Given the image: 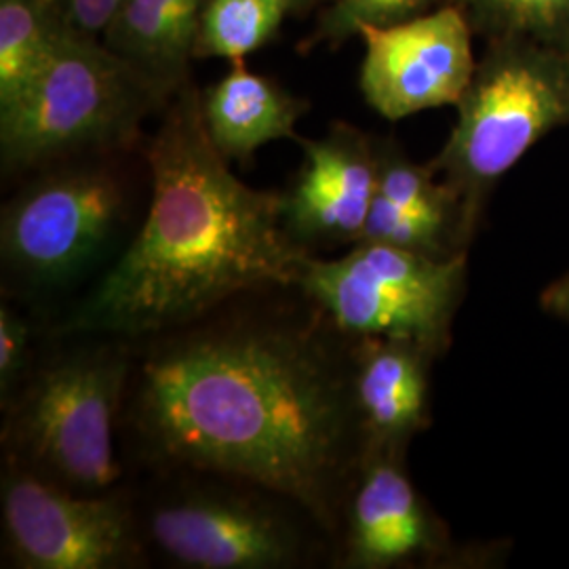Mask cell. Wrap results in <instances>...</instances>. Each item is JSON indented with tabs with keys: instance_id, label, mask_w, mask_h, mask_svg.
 I'll return each mask as SVG.
<instances>
[{
	"instance_id": "30bf717a",
	"label": "cell",
	"mask_w": 569,
	"mask_h": 569,
	"mask_svg": "<svg viewBox=\"0 0 569 569\" xmlns=\"http://www.w3.org/2000/svg\"><path fill=\"white\" fill-rule=\"evenodd\" d=\"M486 552L462 547L413 486L403 451H366L346 491L333 569L472 568Z\"/></svg>"
},
{
	"instance_id": "cb8c5ba5",
	"label": "cell",
	"mask_w": 569,
	"mask_h": 569,
	"mask_svg": "<svg viewBox=\"0 0 569 569\" xmlns=\"http://www.w3.org/2000/svg\"><path fill=\"white\" fill-rule=\"evenodd\" d=\"M289 7H291V11L293 9H305V7H310V4H315V2H319V0H284Z\"/></svg>"
},
{
	"instance_id": "ba28073f",
	"label": "cell",
	"mask_w": 569,
	"mask_h": 569,
	"mask_svg": "<svg viewBox=\"0 0 569 569\" xmlns=\"http://www.w3.org/2000/svg\"><path fill=\"white\" fill-rule=\"evenodd\" d=\"M467 272V253L437 260L390 244L355 243L336 260L306 256L296 284L346 336L401 338L441 359Z\"/></svg>"
},
{
	"instance_id": "5b68a950",
	"label": "cell",
	"mask_w": 569,
	"mask_h": 569,
	"mask_svg": "<svg viewBox=\"0 0 569 569\" xmlns=\"http://www.w3.org/2000/svg\"><path fill=\"white\" fill-rule=\"evenodd\" d=\"M150 559L176 569H333L336 545L298 500L258 481L176 468L133 477Z\"/></svg>"
},
{
	"instance_id": "9a60e30c",
	"label": "cell",
	"mask_w": 569,
	"mask_h": 569,
	"mask_svg": "<svg viewBox=\"0 0 569 569\" xmlns=\"http://www.w3.org/2000/svg\"><path fill=\"white\" fill-rule=\"evenodd\" d=\"M68 26L58 0H0V108L39 74Z\"/></svg>"
},
{
	"instance_id": "3957f363",
	"label": "cell",
	"mask_w": 569,
	"mask_h": 569,
	"mask_svg": "<svg viewBox=\"0 0 569 569\" xmlns=\"http://www.w3.org/2000/svg\"><path fill=\"white\" fill-rule=\"evenodd\" d=\"M131 152L51 164L2 204V300L49 327L114 266L148 207L122 163Z\"/></svg>"
},
{
	"instance_id": "7402d4cb",
	"label": "cell",
	"mask_w": 569,
	"mask_h": 569,
	"mask_svg": "<svg viewBox=\"0 0 569 569\" xmlns=\"http://www.w3.org/2000/svg\"><path fill=\"white\" fill-rule=\"evenodd\" d=\"M122 0H58L66 21L84 34L98 37L117 18Z\"/></svg>"
},
{
	"instance_id": "8fae6325",
	"label": "cell",
	"mask_w": 569,
	"mask_h": 569,
	"mask_svg": "<svg viewBox=\"0 0 569 569\" xmlns=\"http://www.w3.org/2000/svg\"><path fill=\"white\" fill-rule=\"evenodd\" d=\"M470 34L456 2L392 26H361L359 87L366 102L388 121L456 106L477 70Z\"/></svg>"
},
{
	"instance_id": "d6986e66",
	"label": "cell",
	"mask_w": 569,
	"mask_h": 569,
	"mask_svg": "<svg viewBox=\"0 0 569 569\" xmlns=\"http://www.w3.org/2000/svg\"><path fill=\"white\" fill-rule=\"evenodd\" d=\"M357 243L390 244L437 260L468 253L456 226L406 211L378 192L369 207L366 226Z\"/></svg>"
},
{
	"instance_id": "4fadbf2b",
	"label": "cell",
	"mask_w": 569,
	"mask_h": 569,
	"mask_svg": "<svg viewBox=\"0 0 569 569\" xmlns=\"http://www.w3.org/2000/svg\"><path fill=\"white\" fill-rule=\"evenodd\" d=\"M435 361L430 350L409 340L355 338L352 395L366 451L407 453L416 435L430 427Z\"/></svg>"
},
{
	"instance_id": "6da1fadb",
	"label": "cell",
	"mask_w": 569,
	"mask_h": 569,
	"mask_svg": "<svg viewBox=\"0 0 569 569\" xmlns=\"http://www.w3.org/2000/svg\"><path fill=\"white\" fill-rule=\"evenodd\" d=\"M352 342L298 284H268L131 340L121 448L131 477L176 468L258 481L333 538L363 458Z\"/></svg>"
},
{
	"instance_id": "ac0fdd59",
	"label": "cell",
	"mask_w": 569,
	"mask_h": 569,
	"mask_svg": "<svg viewBox=\"0 0 569 569\" xmlns=\"http://www.w3.org/2000/svg\"><path fill=\"white\" fill-rule=\"evenodd\" d=\"M470 26L498 41L540 42L557 49L569 44V0H456Z\"/></svg>"
},
{
	"instance_id": "7a4b0ae2",
	"label": "cell",
	"mask_w": 569,
	"mask_h": 569,
	"mask_svg": "<svg viewBox=\"0 0 569 569\" xmlns=\"http://www.w3.org/2000/svg\"><path fill=\"white\" fill-rule=\"evenodd\" d=\"M150 192L121 258L47 333L140 340L268 284H296L308 253L284 230L281 192L241 182L213 146L186 82L143 143Z\"/></svg>"
},
{
	"instance_id": "5bb4252c",
	"label": "cell",
	"mask_w": 569,
	"mask_h": 569,
	"mask_svg": "<svg viewBox=\"0 0 569 569\" xmlns=\"http://www.w3.org/2000/svg\"><path fill=\"white\" fill-rule=\"evenodd\" d=\"M207 133L228 161L244 163L266 143L291 140L296 122L310 103L291 96L279 82L253 74L243 61H232L224 79L201 93Z\"/></svg>"
},
{
	"instance_id": "7c38bea8",
	"label": "cell",
	"mask_w": 569,
	"mask_h": 569,
	"mask_svg": "<svg viewBox=\"0 0 569 569\" xmlns=\"http://www.w3.org/2000/svg\"><path fill=\"white\" fill-rule=\"evenodd\" d=\"M296 142L305 161L281 192L284 230L312 256L357 243L378 192V138L333 122L323 138Z\"/></svg>"
},
{
	"instance_id": "277c9868",
	"label": "cell",
	"mask_w": 569,
	"mask_h": 569,
	"mask_svg": "<svg viewBox=\"0 0 569 569\" xmlns=\"http://www.w3.org/2000/svg\"><path fill=\"white\" fill-rule=\"evenodd\" d=\"M133 345L103 333H47L20 390L0 407V462L79 493L133 481L121 448Z\"/></svg>"
},
{
	"instance_id": "9c48e42d",
	"label": "cell",
	"mask_w": 569,
	"mask_h": 569,
	"mask_svg": "<svg viewBox=\"0 0 569 569\" xmlns=\"http://www.w3.org/2000/svg\"><path fill=\"white\" fill-rule=\"evenodd\" d=\"M0 545L9 569L152 568L133 481L79 493L0 462Z\"/></svg>"
},
{
	"instance_id": "8992f818",
	"label": "cell",
	"mask_w": 569,
	"mask_h": 569,
	"mask_svg": "<svg viewBox=\"0 0 569 569\" xmlns=\"http://www.w3.org/2000/svg\"><path fill=\"white\" fill-rule=\"evenodd\" d=\"M171 98L106 42L68 26L39 74L0 108L2 176L136 150L143 121Z\"/></svg>"
},
{
	"instance_id": "2e32d148",
	"label": "cell",
	"mask_w": 569,
	"mask_h": 569,
	"mask_svg": "<svg viewBox=\"0 0 569 569\" xmlns=\"http://www.w3.org/2000/svg\"><path fill=\"white\" fill-rule=\"evenodd\" d=\"M289 11L284 0H207L192 58L243 61L274 37Z\"/></svg>"
},
{
	"instance_id": "603a6c76",
	"label": "cell",
	"mask_w": 569,
	"mask_h": 569,
	"mask_svg": "<svg viewBox=\"0 0 569 569\" xmlns=\"http://www.w3.org/2000/svg\"><path fill=\"white\" fill-rule=\"evenodd\" d=\"M540 302H542V308L550 312V315L569 321V274L561 277L555 283H550L545 289Z\"/></svg>"
},
{
	"instance_id": "44dd1931",
	"label": "cell",
	"mask_w": 569,
	"mask_h": 569,
	"mask_svg": "<svg viewBox=\"0 0 569 569\" xmlns=\"http://www.w3.org/2000/svg\"><path fill=\"white\" fill-rule=\"evenodd\" d=\"M42 342V323L9 300L0 305V407L28 378Z\"/></svg>"
},
{
	"instance_id": "52a82bcc",
	"label": "cell",
	"mask_w": 569,
	"mask_h": 569,
	"mask_svg": "<svg viewBox=\"0 0 569 569\" xmlns=\"http://www.w3.org/2000/svg\"><path fill=\"white\" fill-rule=\"evenodd\" d=\"M458 121L428 167L451 188L472 243L488 194L549 131L569 122V53L505 39L477 63Z\"/></svg>"
},
{
	"instance_id": "e0dca14e",
	"label": "cell",
	"mask_w": 569,
	"mask_h": 569,
	"mask_svg": "<svg viewBox=\"0 0 569 569\" xmlns=\"http://www.w3.org/2000/svg\"><path fill=\"white\" fill-rule=\"evenodd\" d=\"M378 194L401 209L456 226L468 249L462 232V209L451 188L437 180L428 164L409 161L403 150L390 140H378Z\"/></svg>"
},
{
	"instance_id": "ffe728a7",
	"label": "cell",
	"mask_w": 569,
	"mask_h": 569,
	"mask_svg": "<svg viewBox=\"0 0 569 569\" xmlns=\"http://www.w3.org/2000/svg\"><path fill=\"white\" fill-rule=\"evenodd\" d=\"M441 0H329L306 47L340 44L357 37L361 26H392L437 9Z\"/></svg>"
}]
</instances>
